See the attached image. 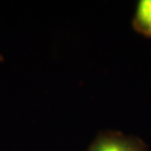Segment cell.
Wrapping results in <instances>:
<instances>
[{
  "mask_svg": "<svg viewBox=\"0 0 151 151\" xmlns=\"http://www.w3.org/2000/svg\"><path fill=\"white\" fill-rule=\"evenodd\" d=\"M86 151H148L143 140L119 132H101Z\"/></svg>",
  "mask_w": 151,
  "mask_h": 151,
  "instance_id": "obj_1",
  "label": "cell"
},
{
  "mask_svg": "<svg viewBox=\"0 0 151 151\" xmlns=\"http://www.w3.org/2000/svg\"><path fill=\"white\" fill-rule=\"evenodd\" d=\"M132 28L137 34L151 38V0H140L137 3Z\"/></svg>",
  "mask_w": 151,
  "mask_h": 151,
  "instance_id": "obj_2",
  "label": "cell"
}]
</instances>
